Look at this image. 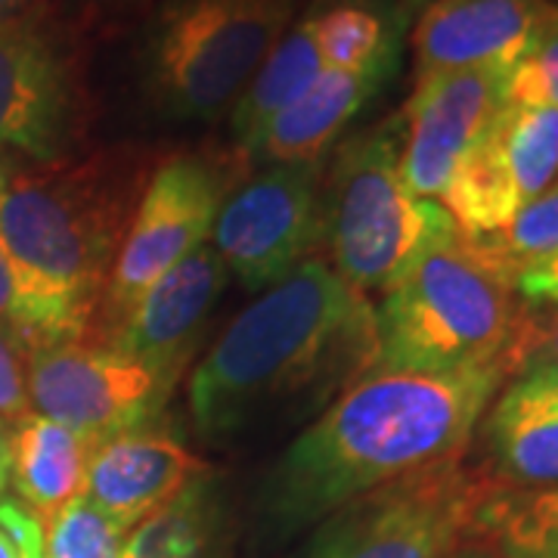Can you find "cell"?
Listing matches in <instances>:
<instances>
[{
  "mask_svg": "<svg viewBox=\"0 0 558 558\" xmlns=\"http://www.w3.org/2000/svg\"><path fill=\"white\" fill-rule=\"evenodd\" d=\"M215 252L245 292L277 286L323 245V161L245 178L215 220Z\"/></svg>",
  "mask_w": 558,
  "mask_h": 558,
  "instance_id": "11",
  "label": "cell"
},
{
  "mask_svg": "<svg viewBox=\"0 0 558 558\" xmlns=\"http://www.w3.org/2000/svg\"><path fill=\"white\" fill-rule=\"evenodd\" d=\"M35 416L28 400V357L10 323H0V422L16 425Z\"/></svg>",
  "mask_w": 558,
  "mask_h": 558,
  "instance_id": "27",
  "label": "cell"
},
{
  "mask_svg": "<svg viewBox=\"0 0 558 558\" xmlns=\"http://www.w3.org/2000/svg\"><path fill=\"white\" fill-rule=\"evenodd\" d=\"M403 116L348 137L323 171V245L332 270L363 295L395 286L457 223L400 178Z\"/></svg>",
  "mask_w": 558,
  "mask_h": 558,
  "instance_id": "6",
  "label": "cell"
},
{
  "mask_svg": "<svg viewBox=\"0 0 558 558\" xmlns=\"http://www.w3.org/2000/svg\"><path fill=\"white\" fill-rule=\"evenodd\" d=\"M121 558H227L223 515L208 475L140 521Z\"/></svg>",
  "mask_w": 558,
  "mask_h": 558,
  "instance_id": "21",
  "label": "cell"
},
{
  "mask_svg": "<svg viewBox=\"0 0 558 558\" xmlns=\"http://www.w3.org/2000/svg\"><path fill=\"white\" fill-rule=\"evenodd\" d=\"M44 7H53V0H0V22L16 20V16L35 13Z\"/></svg>",
  "mask_w": 558,
  "mask_h": 558,
  "instance_id": "35",
  "label": "cell"
},
{
  "mask_svg": "<svg viewBox=\"0 0 558 558\" xmlns=\"http://www.w3.org/2000/svg\"><path fill=\"white\" fill-rule=\"evenodd\" d=\"M515 292L527 307H558V252L527 267L515 282Z\"/></svg>",
  "mask_w": 558,
  "mask_h": 558,
  "instance_id": "31",
  "label": "cell"
},
{
  "mask_svg": "<svg viewBox=\"0 0 558 558\" xmlns=\"http://www.w3.org/2000/svg\"><path fill=\"white\" fill-rule=\"evenodd\" d=\"M478 527L512 558H558V487L512 490L494 484Z\"/></svg>",
  "mask_w": 558,
  "mask_h": 558,
  "instance_id": "23",
  "label": "cell"
},
{
  "mask_svg": "<svg viewBox=\"0 0 558 558\" xmlns=\"http://www.w3.org/2000/svg\"><path fill=\"white\" fill-rule=\"evenodd\" d=\"M227 267L211 245H199L140 295L102 336L124 357L137 360L171 391L183 379L202 339V326L227 286Z\"/></svg>",
  "mask_w": 558,
  "mask_h": 558,
  "instance_id": "13",
  "label": "cell"
},
{
  "mask_svg": "<svg viewBox=\"0 0 558 558\" xmlns=\"http://www.w3.org/2000/svg\"><path fill=\"white\" fill-rule=\"evenodd\" d=\"M208 475V462L156 425L100 444L87 465L84 499L131 531Z\"/></svg>",
  "mask_w": 558,
  "mask_h": 558,
  "instance_id": "16",
  "label": "cell"
},
{
  "mask_svg": "<svg viewBox=\"0 0 558 558\" xmlns=\"http://www.w3.org/2000/svg\"><path fill=\"white\" fill-rule=\"evenodd\" d=\"M10 469H13V432L7 422H0V494L10 484Z\"/></svg>",
  "mask_w": 558,
  "mask_h": 558,
  "instance_id": "34",
  "label": "cell"
},
{
  "mask_svg": "<svg viewBox=\"0 0 558 558\" xmlns=\"http://www.w3.org/2000/svg\"><path fill=\"white\" fill-rule=\"evenodd\" d=\"M84 40L57 7L0 22V149L38 161L72 156L94 116Z\"/></svg>",
  "mask_w": 558,
  "mask_h": 558,
  "instance_id": "9",
  "label": "cell"
},
{
  "mask_svg": "<svg viewBox=\"0 0 558 558\" xmlns=\"http://www.w3.org/2000/svg\"><path fill=\"white\" fill-rule=\"evenodd\" d=\"M481 264H487L512 289L519 277L558 252V183L527 202L515 218L490 236H462Z\"/></svg>",
  "mask_w": 558,
  "mask_h": 558,
  "instance_id": "24",
  "label": "cell"
},
{
  "mask_svg": "<svg viewBox=\"0 0 558 558\" xmlns=\"http://www.w3.org/2000/svg\"><path fill=\"white\" fill-rule=\"evenodd\" d=\"M0 531L16 543L22 558H47V553H44V524L16 499L0 497Z\"/></svg>",
  "mask_w": 558,
  "mask_h": 558,
  "instance_id": "30",
  "label": "cell"
},
{
  "mask_svg": "<svg viewBox=\"0 0 558 558\" xmlns=\"http://www.w3.org/2000/svg\"><path fill=\"white\" fill-rule=\"evenodd\" d=\"M381 295L379 369L457 373L506 363L519 373L531 307L475 258L459 230Z\"/></svg>",
  "mask_w": 558,
  "mask_h": 558,
  "instance_id": "4",
  "label": "cell"
},
{
  "mask_svg": "<svg viewBox=\"0 0 558 558\" xmlns=\"http://www.w3.org/2000/svg\"><path fill=\"white\" fill-rule=\"evenodd\" d=\"M97 444L60 422L32 416L13 435V469L10 484L22 506L47 527L65 506L84 497L87 465Z\"/></svg>",
  "mask_w": 558,
  "mask_h": 558,
  "instance_id": "18",
  "label": "cell"
},
{
  "mask_svg": "<svg viewBox=\"0 0 558 558\" xmlns=\"http://www.w3.org/2000/svg\"><path fill=\"white\" fill-rule=\"evenodd\" d=\"M53 7L84 38L90 35L102 38L116 28L131 25V20L137 16H149L156 0H53Z\"/></svg>",
  "mask_w": 558,
  "mask_h": 558,
  "instance_id": "28",
  "label": "cell"
},
{
  "mask_svg": "<svg viewBox=\"0 0 558 558\" xmlns=\"http://www.w3.org/2000/svg\"><path fill=\"white\" fill-rule=\"evenodd\" d=\"M499 156L519 186L521 202H534L558 178V109L506 102L490 124Z\"/></svg>",
  "mask_w": 558,
  "mask_h": 558,
  "instance_id": "22",
  "label": "cell"
},
{
  "mask_svg": "<svg viewBox=\"0 0 558 558\" xmlns=\"http://www.w3.org/2000/svg\"><path fill=\"white\" fill-rule=\"evenodd\" d=\"M35 416L53 418L97 447L161 416L171 388L100 336L50 341L25 351Z\"/></svg>",
  "mask_w": 558,
  "mask_h": 558,
  "instance_id": "10",
  "label": "cell"
},
{
  "mask_svg": "<svg viewBox=\"0 0 558 558\" xmlns=\"http://www.w3.org/2000/svg\"><path fill=\"white\" fill-rule=\"evenodd\" d=\"M509 376L506 363L366 373L270 465L258 490L260 519L289 537L366 490L465 457Z\"/></svg>",
  "mask_w": 558,
  "mask_h": 558,
  "instance_id": "1",
  "label": "cell"
},
{
  "mask_svg": "<svg viewBox=\"0 0 558 558\" xmlns=\"http://www.w3.org/2000/svg\"><path fill=\"white\" fill-rule=\"evenodd\" d=\"M553 0H435L413 25L416 81L462 69L509 72L537 35Z\"/></svg>",
  "mask_w": 558,
  "mask_h": 558,
  "instance_id": "14",
  "label": "cell"
},
{
  "mask_svg": "<svg viewBox=\"0 0 558 558\" xmlns=\"http://www.w3.org/2000/svg\"><path fill=\"white\" fill-rule=\"evenodd\" d=\"M319 75L323 60L317 50V16L314 10H307L282 32L267 60L260 62L255 78L248 81L236 106L230 109V131L236 149L252 159L267 124L299 100Z\"/></svg>",
  "mask_w": 558,
  "mask_h": 558,
  "instance_id": "19",
  "label": "cell"
},
{
  "mask_svg": "<svg viewBox=\"0 0 558 558\" xmlns=\"http://www.w3.org/2000/svg\"><path fill=\"white\" fill-rule=\"evenodd\" d=\"M304 0H161L137 47L143 102L168 121L230 112Z\"/></svg>",
  "mask_w": 558,
  "mask_h": 558,
  "instance_id": "5",
  "label": "cell"
},
{
  "mask_svg": "<svg viewBox=\"0 0 558 558\" xmlns=\"http://www.w3.org/2000/svg\"><path fill=\"white\" fill-rule=\"evenodd\" d=\"M0 558H22L20 549H16V543L7 537L3 531H0Z\"/></svg>",
  "mask_w": 558,
  "mask_h": 558,
  "instance_id": "37",
  "label": "cell"
},
{
  "mask_svg": "<svg viewBox=\"0 0 558 558\" xmlns=\"http://www.w3.org/2000/svg\"><path fill=\"white\" fill-rule=\"evenodd\" d=\"M506 102L558 109V3L549 7L537 35L506 75Z\"/></svg>",
  "mask_w": 558,
  "mask_h": 558,
  "instance_id": "26",
  "label": "cell"
},
{
  "mask_svg": "<svg viewBox=\"0 0 558 558\" xmlns=\"http://www.w3.org/2000/svg\"><path fill=\"white\" fill-rule=\"evenodd\" d=\"M484 475L512 490L558 487V369L527 363L499 388L478 425Z\"/></svg>",
  "mask_w": 558,
  "mask_h": 558,
  "instance_id": "15",
  "label": "cell"
},
{
  "mask_svg": "<svg viewBox=\"0 0 558 558\" xmlns=\"http://www.w3.org/2000/svg\"><path fill=\"white\" fill-rule=\"evenodd\" d=\"M400 3V10H403V16L407 20H413V16H418L428 3H435V0H398Z\"/></svg>",
  "mask_w": 558,
  "mask_h": 558,
  "instance_id": "36",
  "label": "cell"
},
{
  "mask_svg": "<svg viewBox=\"0 0 558 558\" xmlns=\"http://www.w3.org/2000/svg\"><path fill=\"white\" fill-rule=\"evenodd\" d=\"M519 357L521 366L546 363V366L558 369V307L546 311V314H534L531 311L527 326H524V336H521Z\"/></svg>",
  "mask_w": 558,
  "mask_h": 558,
  "instance_id": "29",
  "label": "cell"
},
{
  "mask_svg": "<svg viewBox=\"0 0 558 558\" xmlns=\"http://www.w3.org/2000/svg\"><path fill=\"white\" fill-rule=\"evenodd\" d=\"M553 3H556V0H553Z\"/></svg>",
  "mask_w": 558,
  "mask_h": 558,
  "instance_id": "38",
  "label": "cell"
},
{
  "mask_svg": "<svg viewBox=\"0 0 558 558\" xmlns=\"http://www.w3.org/2000/svg\"><path fill=\"white\" fill-rule=\"evenodd\" d=\"M398 69H366V72H336L323 69L299 100L282 109L267 124L264 137L252 153V161L289 165V161H319L326 146L357 119Z\"/></svg>",
  "mask_w": 558,
  "mask_h": 558,
  "instance_id": "17",
  "label": "cell"
},
{
  "mask_svg": "<svg viewBox=\"0 0 558 558\" xmlns=\"http://www.w3.org/2000/svg\"><path fill=\"white\" fill-rule=\"evenodd\" d=\"M502 69H462L416 81L403 106L400 178L418 199H438L462 156L506 106Z\"/></svg>",
  "mask_w": 558,
  "mask_h": 558,
  "instance_id": "12",
  "label": "cell"
},
{
  "mask_svg": "<svg viewBox=\"0 0 558 558\" xmlns=\"http://www.w3.org/2000/svg\"><path fill=\"white\" fill-rule=\"evenodd\" d=\"M124 527L78 497L44 527L47 558H121Z\"/></svg>",
  "mask_w": 558,
  "mask_h": 558,
  "instance_id": "25",
  "label": "cell"
},
{
  "mask_svg": "<svg viewBox=\"0 0 558 558\" xmlns=\"http://www.w3.org/2000/svg\"><path fill=\"white\" fill-rule=\"evenodd\" d=\"M0 186H3V168H0ZM10 311H13V282H10V267L0 252V323H10Z\"/></svg>",
  "mask_w": 558,
  "mask_h": 558,
  "instance_id": "33",
  "label": "cell"
},
{
  "mask_svg": "<svg viewBox=\"0 0 558 558\" xmlns=\"http://www.w3.org/2000/svg\"><path fill=\"white\" fill-rule=\"evenodd\" d=\"M494 481L465 457L366 490L319 521L299 558H450Z\"/></svg>",
  "mask_w": 558,
  "mask_h": 558,
  "instance_id": "7",
  "label": "cell"
},
{
  "mask_svg": "<svg viewBox=\"0 0 558 558\" xmlns=\"http://www.w3.org/2000/svg\"><path fill=\"white\" fill-rule=\"evenodd\" d=\"M314 16L323 69H398L403 28L410 25L398 0H341L332 7H314Z\"/></svg>",
  "mask_w": 558,
  "mask_h": 558,
  "instance_id": "20",
  "label": "cell"
},
{
  "mask_svg": "<svg viewBox=\"0 0 558 558\" xmlns=\"http://www.w3.org/2000/svg\"><path fill=\"white\" fill-rule=\"evenodd\" d=\"M156 161L140 146H109L13 178L3 171L0 252L13 282L10 326L25 351L100 336L106 289Z\"/></svg>",
  "mask_w": 558,
  "mask_h": 558,
  "instance_id": "3",
  "label": "cell"
},
{
  "mask_svg": "<svg viewBox=\"0 0 558 558\" xmlns=\"http://www.w3.org/2000/svg\"><path fill=\"white\" fill-rule=\"evenodd\" d=\"M376 304L311 258L248 304L186 385L205 440H233L326 407L379 369Z\"/></svg>",
  "mask_w": 558,
  "mask_h": 558,
  "instance_id": "2",
  "label": "cell"
},
{
  "mask_svg": "<svg viewBox=\"0 0 558 558\" xmlns=\"http://www.w3.org/2000/svg\"><path fill=\"white\" fill-rule=\"evenodd\" d=\"M450 558H512L502 546H499L497 539L490 537L487 531H475L472 537H465L459 543V549Z\"/></svg>",
  "mask_w": 558,
  "mask_h": 558,
  "instance_id": "32",
  "label": "cell"
},
{
  "mask_svg": "<svg viewBox=\"0 0 558 558\" xmlns=\"http://www.w3.org/2000/svg\"><path fill=\"white\" fill-rule=\"evenodd\" d=\"M248 168L252 159L236 146L227 153H174L156 161L106 289L100 339L156 279L205 245L223 202Z\"/></svg>",
  "mask_w": 558,
  "mask_h": 558,
  "instance_id": "8",
  "label": "cell"
}]
</instances>
